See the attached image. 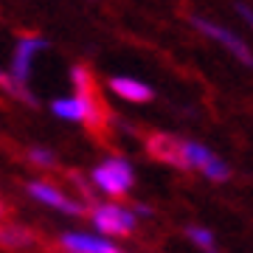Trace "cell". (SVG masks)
<instances>
[{
  "label": "cell",
  "instance_id": "obj_1",
  "mask_svg": "<svg viewBox=\"0 0 253 253\" xmlns=\"http://www.w3.org/2000/svg\"><path fill=\"white\" fill-rule=\"evenodd\" d=\"M90 180L107 197H126L135 186V172L126 158H107L90 172Z\"/></svg>",
  "mask_w": 253,
  "mask_h": 253
},
{
  "label": "cell",
  "instance_id": "obj_2",
  "mask_svg": "<svg viewBox=\"0 0 253 253\" xmlns=\"http://www.w3.org/2000/svg\"><path fill=\"white\" fill-rule=\"evenodd\" d=\"M87 217L101 236H118V239L132 236L138 225V217L132 214V208H124L118 203H93L87 208Z\"/></svg>",
  "mask_w": 253,
  "mask_h": 253
},
{
  "label": "cell",
  "instance_id": "obj_3",
  "mask_svg": "<svg viewBox=\"0 0 253 253\" xmlns=\"http://www.w3.org/2000/svg\"><path fill=\"white\" fill-rule=\"evenodd\" d=\"M183 161H186V172H200L211 183L231 180V166L200 141H183Z\"/></svg>",
  "mask_w": 253,
  "mask_h": 253
},
{
  "label": "cell",
  "instance_id": "obj_4",
  "mask_svg": "<svg viewBox=\"0 0 253 253\" xmlns=\"http://www.w3.org/2000/svg\"><path fill=\"white\" fill-rule=\"evenodd\" d=\"M26 191L37 200V203H42V206H48V208H56V211H62L68 217H84V214H87V206H84V203L73 200L71 194H65L62 189H56V186H51V183H45V180H31L26 186Z\"/></svg>",
  "mask_w": 253,
  "mask_h": 253
},
{
  "label": "cell",
  "instance_id": "obj_5",
  "mask_svg": "<svg viewBox=\"0 0 253 253\" xmlns=\"http://www.w3.org/2000/svg\"><path fill=\"white\" fill-rule=\"evenodd\" d=\"M191 26L197 28V31H203V34L208 37V40H214V42H219V45L225 48L231 56H236L242 65H248V68H253V54L251 48L245 45V40H239V37L234 34V31H228V28L217 26V23H211V20H203V17H191Z\"/></svg>",
  "mask_w": 253,
  "mask_h": 253
},
{
  "label": "cell",
  "instance_id": "obj_6",
  "mask_svg": "<svg viewBox=\"0 0 253 253\" xmlns=\"http://www.w3.org/2000/svg\"><path fill=\"white\" fill-rule=\"evenodd\" d=\"M48 42L42 40V37H20L17 45H14V54H11V68L9 73L14 76V79L20 82V84H28V79H31V65H34L37 54L40 51H45Z\"/></svg>",
  "mask_w": 253,
  "mask_h": 253
},
{
  "label": "cell",
  "instance_id": "obj_7",
  "mask_svg": "<svg viewBox=\"0 0 253 253\" xmlns=\"http://www.w3.org/2000/svg\"><path fill=\"white\" fill-rule=\"evenodd\" d=\"M146 152L152 155L155 161L177 166V169H186V161H183V138L166 135V132H152V135L146 138Z\"/></svg>",
  "mask_w": 253,
  "mask_h": 253
},
{
  "label": "cell",
  "instance_id": "obj_8",
  "mask_svg": "<svg viewBox=\"0 0 253 253\" xmlns=\"http://www.w3.org/2000/svg\"><path fill=\"white\" fill-rule=\"evenodd\" d=\"M59 248L65 253H124L118 245H113L104 236H93V234H68L59 236Z\"/></svg>",
  "mask_w": 253,
  "mask_h": 253
},
{
  "label": "cell",
  "instance_id": "obj_9",
  "mask_svg": "<svg viewBox=\"0 0 253 253\" xmlns=\"http://www.w3.org/2000/svg\"><path fill=\"white\" fill-rule=\"evenodd\" d=\"M110 90L116 93L118 99H126V101H132V104H146L155 96L149 84L132 79V76H116V79H110Z\"/></svg>",
  "mask_w": 253,
  "mask_h": 253
},
{
  "label": "cell",
  "instance_id": "obj_10",
  "mask_svg": "<svg viewBox=\"0 0 253 253\" xmlns=\"http://www.w3.org/2000/svg\"><path fill=\"white\" fill-rule=\"evenodd\" d=\"M37 245V236L23 225H0V248L11 253H26Z\"/></svg>",
  "mask_w": 253,
  "mask_h": 253
},
{
  "label": "cell",
  "instance_id": "obj_11",
  "mask_svg": "<svg viewBox=\"0 0 253 253\" xmlns=\"http://www.w3.org/2000/svg\"><path fill=\"white\" fill-rule=\"evenodd\" d=\"M186 236H189V242L194 245L200 253H219V245H217V239H214V234L206 231V228L189 225L186 228Z\"/></svg>",
  "mask_w": 253,
  "mask_h": 253
},
{
  "label": "cell",
  "instance_id": "obj_12",
  "mask_svg": "<svg viewBox=\"0 0 253 253\" xmlns=\"http://www.w3.org/2000/svg\"><path fill=\"white\" fill-rule=\"evenodd\" d=\"M0 90H6L11 99L23 101V104H31V107L37 104V96H31L26 84H20V82L11 76V73H3V71H0Z\"/></svg>",
  "mask_w": 253,
  "mask_h": 253
},
{
  "label": "cell",
  "instance_id": "obj_13",
  "mask_svg": "<svg viewBox=\"0 0 253 253\" xmlns=\"http://www.w3.org/2000/svg\"><path fill=\"white\" fill-rule=\"evenodd\" d=\"M28 161L34 166H42V169H56V155L45 146H31L28 149Z\"/></svg>",
  "mask_w": 253,
  "mask_h": 253
},
{
  "label": "cell",
  "instance_id": "obj_14",
  "mask_svg": "<svg viewBox=\"0 0 253 253\" xmlns=\"http://www.w3.org/2000/svg\"><path fill=\"white\" fill-rule=\"evenodd\" d=\"M236 11H239V14H242V17H245V23H248V26L253 28V11L248 9V6H239V9H236Z\"/></svg>",
  "mask_w": 253,
  "mask_h": 253
}]
</instances>
